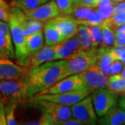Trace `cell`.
I'll return each mask as SVG.
<instances>
[{
    "label": "cell",
    "mask_w": 125,
    "mask_h": 125,
    "mask_svg": "<svg viewBox=\"0 0 125 125\" xmlns=\"http://www.w3.org/2000/svg\"><path fill=\"white\" fill-rule=\"evenodd\" d=\"M65 63L66 60H56L29 70L24 79L29 85L30 98L61 80Z\"/></svg>",
    "instance_id": "1"
},
{
    "label": "cell",
    "mask_w": 125,
    "mask_h": 125,
    "mask_svg": "<svg viewBox=\"0 0 125 125\" xmlns=\"http://www.w3.org/2000/svg\"><path fill=\"white\" fill-rule=\"evenodd\" d=\"M97 49L88 51H79L66 59V63L63 70L61 79L75 74H80L91 65L96 63Z\"/></svg>",
    "instance_id": "2"
},
{
    "label": "cell",
    "mask_w": 125,
    "mask_h": 125,
    "mask_svg": "<svg viewBox=\"0 0 125 125\" xmlns=\"http://www.w3.org/2000/svg\"><path fill=\"white\" fill-rule=\"evenodd\" d=\"M10 19L9 24L13 43L15 47V59L17 60L18 64L27 67L30 59V55L27 48L26 37L23 35L21 22L19 18L10 12Z\"/></svg>",
    "instance_id": "3"
},
{
    "label": "cell",
    "mask_w": 125,
    "mask_h": 125,
    "mask_svg": "<svg viewBox=\"0 0 125 125\" xmlns=\"http://www.w3.org/2000/svg\"><path fill=\"white\" fill-rule=\"evenodd\" d=\"M92 92L87 88L72 90L56 94H35L33 100H45L72 106L79 101L88 97Z\"/></svg>",
    "instance_id": "4"
},
{
    "label": "cell",
    "mask_w": 125,
    "mask_h": 125,
    "mask_svg": "<svg viewBox=\"0 0 125 125\" xmlns=\"http://www.w3.org/2000/svg\"><path fill=\"white\" fill-rule=\"evenodd\" d=\"M33 101L37 107L51 117L53 125H61L64 121L72 117L71 106L45 100Z\"/></svg>",
    "instance_id": "5"
},
{
    "label": "cell",
    "mask_w": 125,
    "mask_h": 125,
    "mask_svg": "<svg viewBox=\"0 0 125 125\" xmlns=\"http://www.w3.org/2000/svg\"><path fill=\"white\" fill-rule=\"evenodd\" d=\"M0 93L4 97H14L25 101L29 96V89L24 77L18 79L0 81Z\"/></svg>",
    "instance_id": "6"
},
{
    "label": "cell",
    "mask_w": 125,
    "mask_h": 125,
    "mask_svg": "<svg viewBox=\"0 0 125 125\" xmlns=\"http://www.w3.org/2000/svg\"><path fill=\"white\" fill-rule=\"evenodd\" d=\"M72 116L80 121L83 125L96 124L97 113L94 108L91 96H88L71 106Z\"/></svg>",
    "instance_id": "7"
},
{
    "label": "cell",
    "mask_w": 125,
    "mask_h": 125,
    "mask_svg": "<svg viewBox=\"0 0 125 125\" xmlns=\"http://www.w3.org/2000/svg\"><path fill=\"white\" fill-rule=\"evenodd\" d=\"M115 94L106 88L95 90L92 93L91 98L97 116L104 115L112 108L116 106Z\"/></svg>",
    "instance_id": "8"
},
{
    "label": "cell",
    "mask_w": 125,
    "mask_h": 125,
    "mask_svg": "<svg viewBox=\"0 0 125 125\" xmlns=\"http://www.w3.org/2000/svg\"><path fill=\"white\" fill-rule=\"evenodd\" d=\"M86 88L81 74H72L59 80L54 85L38 94H56Z\"/></svg>",
    "instance_id": "9"
},
{
    "label": "cell",
    "mask_w": 125,
    "mask_h": 125,
    "mask_svg": "<svg viewBox=\"0 0 125 125\" xmlns=\"http://www.w3.org/2000/svg\"><path fill=\"white\" fill-rule=\"evenodd\" d=\"M80 74L86 88L92 93L95 90L107 87L108 77L101 71L96 64H93Z\"/></svg>",
    "instance_id": "10"
},
{
    "label": "cell",
    "mask_w": 125,
    "mask_h": 125,
    "mask_svg": "<svg viewBox=\"0 0 125 125\" xmlns=\"http://www.w3.org/2000/svg\"><path fill=\"white\" fill-rule=\"evenodd\" d=\"M29 68L16 64L10 58L0 57V81L22 79L26 76Z\"/></svg>",
    "instance_id": "11"
},
{
    "label": "cell",
    "mask_w": 125,
    "mask_h": 125,
    "mask_svg": "<svg viewBox=\"0 0 125 125\" xmlns=\"http://www.w3.org/2000/svg\"><path fill=\"white\" fill-rule=\"evenodd\" d=\"M25 13L28 18L39 20L43 22H48L53 18L61 15L54 0H49L38 8Z\"/></svg>",
    "instance_id": "12"
},
{
    "label": "cell",
    "mask_w": 125,
    "mask_h": 125,
    "mask_svg": "<svg viewBox=\"0 0 125 125\" xmlns=\"http://www.w3.org/2000/svg\"><path fill=\"white\" fill-rule=\"evenodd\" d=\"M69 15H62L61 16L58 15L49 22L52 23L54 26L60 32L65 40L70 39L74 36H76L79 24L73 17L68 16Z\"/></svg>",
    "instance_id": "13"
},
{
    "label": "cell",
    "mask_w": 125,
    "mask_h": 125,
    "mask_svg": "<svg viewBox=\"0 0 125 125\" xmlns=\"http://www.w3.org/2000/svg\"><path fill=\"white\" fill-rule=\"evenodd\" d=\"M56 61L54 46L45 45L42 49L31 55L27 67L29 70L33 69L49 61Z\"/></svg>",
    "instance_id": "14"
},
{
    "label": "cell",
    "mask_w": 125,
    "mask_h": 125,
    "mask_svg": "<svg viewBox=\"0 0 125 125\" xmlns=\"http://www.w3.org/2000/svg\"><path fill=\"white\" fill-rule=\"evenodd\" d=\"M99 123L102 125H121L125 124V112L120 106H115L103 116Z\"/></svg>",
    "instance_id": "15"
},
{
    "label": "cell",
    "mask_w": 125,
    "mask_h": 125,
    "mask_svg": "<svg viewBox=\"0 0 125 125\" xmlns=\"http://www.w3.org/2000/svg\"><path fill=\"white\" fill-rule=\"evenodd\" d=\"M110 49L101 47L97 49V61L95 63L101 70V71L106 76L111 75L110 74L111 67L114 61L111 53L110 52Z\"/></svg>",
    "instance_id": "16"
},
{
    "label": "cell",
    "mask_w": 125,
    "mask_h": 125,
    "mask_svg": "<svg viewBox=\"0 0 125 125\" xmlns=\"http://www.w3.org/2000/svg\"><path fill=\"white\" fill-rule=\"evenodd\" d=\"M43 32L45 45L54 46L66 40L60 33L58 29L54 27V24L49 21L44 25Z\"/></svg>",
    "instance_id": "17"
},
{
    "label": "cell",
    "mask_w": 125,
    "mask_h": 125,
    "mask_svg": "<svg viewBox=\"0 0 125 125\" xmlns=\"http://www.w3.org/2000/svg\"><path fill=\"white\" fill-rule=\"evenodd\" d=\"M44 42L45 39L42 30L26 36V45L30 57L44 47Z\"/></svg>",
    "instance_id": "18"
},
{
    "label": "cell",
    "mask_w": 125,
    "mask_h": 125,
    "mask_svg": "<svg viewBox=\"0 0 125 125\" xmlns=\"http://www.w3.org/2000/svg\"><path fill=\"white\" fill-rule=\"evenodd\" d=\"M108 89L115 94H124L125 92V78L120 74H112L108 79Z\"/></svg>",
    "instance_id": "19"
},
{
    "label": "cell",
    "mask_w": 125,
    "mask_h": 125,
    "mask_svg": "<svg viewBox=\"0 0 125 125\" xmlns=\"http://www.w3.org/2000/svg\"><path fill=\"white\" fill-rule=\"evenodd\" d=\"M7 99L4 104V111L6 118V122L9 125H18L17 121L15 120V110L18 106L19 100L14 97H6Z\"/></svg>",
    "instance_id": "20"
},
{
    "label": "cell",
    "mask_w": 125,
    "mask_h": 125,
    "mask_svg": "<svg viewBox=\"0 0 125 125\" xmlns=\"http://www.w3.org/2000/svg\"><path fill=\"white\" fill-rule=\"evenodd\" d=\"M80 41L81 51H88L93 49L92 39L88 27L86 25H79L78 33L76 34Z\"/></svg>",
    "instance_id": "21"
},
{
    "label": "cell",
    "mask_w": 125,
    "mask_h": 125,
    "mask_svg": "<svg viewBox=\"0 0 125 125\" xmlns=\"http://www.w3.org/2000/svg\"><path fill=\"white\" fill-rule=\"evenodd\" d=\"M49 0H14L11 6H16L24 13L29 12L46 3Z\"/></svg>",
    "instance_id": "22"
},
{
    "label": "cell",
    "mask_w": 125,
    "mask_h": 125,
    "mask_svg": "<svg viewBox=\"0 0 125 125\" xmlns=\"http://www.w3.org/2000/svg\"><path fill=\"white\" fill-rule=\"evenodd\" d=\"M0 57H4L10 59L15 58L13 45L9 44L1 27H0Z\"/></svg>",
    "instance_id": "23"
},
{
    "label": "cell",
    "mask_w": 125,
    "mask_h": 125,
    "mask_svg": "<svg viewBox=\"0 0 125 125\" xmlns=\"http://www.w3.org/2000/svg\"><path fill=\"white\" fill-rule=\"evenodd\" d=\"M100 26L102 27L103 36L102 44L101 45V47L110 49L114 46L115 44V31L104 23Z\"/></svg>",
    "instance_id": "24"
},
{
    "label": "cell",
    "mask_w": 125,
    "mask_h": 125,
    "mask_svg": "<svg viewBox=\"0 0 125 125\" xmlns=\"http://www.w3.org/2000/svg\"><path fill=\"white\" fill-rule=\"evenodd\" d=\"M89 30L93 48L101 47L102 44L103 36L101 26H88Z\"/></svg>",
    "instance_id": "25"
},
{
    "label": "cell",
    "mask_w": 125,
    "mask_h": 125,
    "mask_svg": "<svg viewBox=\"0 0 125 125\" xmlns=\"http://www.w3.org/2000/svg\"><path fill=\"white\" fill-rule=\"evenodd\" d=\"M103 23L115 31L120 26L125 24V13L115 14L111 18L104 20Z\"/></svg>",
    "instance_id": "26"
},
{
    "label": "cell",
    "mask_w": 125,
    "mask_h": 125,
    "mask_svg": "<svg viewBox=\"0 0 125 125\" xmlns=\"http://www.w3.org/2000/svg\"><path fill=\"white\" fill-rule=\"evenodd\" d=\"M61 15H71L75 5L72 0H55Z\"/></svg>",
    "instance_id": "27"
},
{
    "label": "cell",
    "mask_w": 125,
    "mask_h": 125,
    "mask_svg": "<svg viewBox=\"0 0 125 125\" xmlns=\"http://www.w3.org/2000/svg\"><path fill=\"white\" fill-rule=\"evenodd\" d=\"M116 6H108L105 8H95L97 13L102 20H105L108 18H111L116 13Z\"/></svg>",
    "instance_id": "28"
},
{
    "label": "cell",
    "mask_w": 125,
    "mask_h": 125,
    "mask_svg": "<svg viewBox=\"0 0 125 125\" xmlns=\"http://www.w3.org/2000/svg\"><path fill=\"white\" fill-rule=\"evenodd\" d=\"M24 125H53V122L51 117L45 113L39 117V119L36 120L29 121L24 123Z\"/></svg>",
    "instance_id": "29"
},
{
    "label": "cell",
    "mask_w": 125,
    "mask_h": 125,
    "mask_svg": "<svg viewBox=\"0 0 125 125\" xmlns=\"http://www.w3.org/2000/svg\"><path fill=\"white\" fill-rule=\"evenodd\" d=\"M125 67V64L120 59L114 60L112 63L111 70H110V74H120L123 68Z\"/></svg>",
    "instance_id": "30"
},
{
    "label": "cell",
    "mask_w": 125,
    "mask_h": 125,
    "mask_svg": "<svg viewBox=\"0 0 125 125\" xmlns=\"http://www.w3.org/2000/svg\"><path fill=\"white\" fill-rule=\"evenodd\" d=\"M100 0H80L79 4L77 5L85 6L90 8H96Z\"/></svg>",
    "instance_id": "31"
},
{
    "label": "cell",
    "mask_w": 125,
    "mask_h": 125,
    "mask_svg": "<svg viewBox=\"0 0 125 125\" xmlns=\"http://www.w3.org/2000/svg\"><path fill=\"white\" fill-rule=\"evenodd\" d=\"M6 118L4 111V102L0 100V125H6Z\"/></svg>",
    "instance_id": "32"
},
{
    "label": "cell",
    "mask_w": 125,
    "mask_h": 125,
    "mask_svg": "<svg viewBox=\"0 0 125 125\" xmlns=\"http://www.w3.org/2000/svg\"><path fill=\"white\" fill-rule=\"evenodd\" d=\"M115 45H121V46H125V33H119L115 32Z\"/></svg>",
    "instance_id": "33"
},
{
    "label": "cell",
    "mask_w": 125,
    "mask_h": 125,
    "mask_svg": "<svg viewBox=\"0 0 125 125\" xmlns=\"http://www.w3.org/2000/svg\"><path fill=\"white\" fill-rule=\"evenodd\" d=\"M117 4V3L115 2L113 0H100L96 8H105V7H108V6H116Z\"/></svg>",
    "instance_id": "34"
},
{
    "label": "cell",
    "mask_w": 125,
    "mask_h": 125,
    "mask_svg": "<svg viewBox=\"0 0 125 125\" xmlns=\"http://www.w3.org/2000/svg\"><path fill=\"white\" fill-rule=\"evenodd\" d=\"M10 19V14L9 10H5L0 7V20H3L9 22Z\"/></svg>",
    "instance_id": "35"
},
{
    "label": "cell",
    "mask_w": 125,
    "mask_h": 125,
    "mask_svg": "<svg viewBox=\"0 0 125 125\" xmlns=\"http://www.w3.org/2000/svg\"><path fill=\"white\" fill-rule=\"evenodd\" d=\"M61 125H83V124L80 121L75 119L74 117H70L67 120L64 121Z\"/></svg>",
    "instance_id": "36"
},
{
    "label": "cell",
    "mask_w": 125,
    "mask_h": 125,
    "mask_svg": "<svg viewBox=\"0 0 125 125\" xmlns=\"http://www.w3.org/2000/svg\"><path fill=\"white\" fill-rule=\"evenodd\" d=\"M116 8V13H125V1H122L119 3L115 6Z\"/></svg>",
    "instance_id": "37"
},
{
    "label": "cell",
    "mask_w": 125,
    "mask_h": 125,
    "mask_svg": "<svg viewBox=\"0 0 125 125\" xmlns=\"http://www.w3.org/2000/svg\"><path fill=\"white\" fill-rule=\"evenodd\" d=\"M119 106L121 107L125 112V94L123 95L119 100Z\"/></svg>",
    "instance_id": "38"
},
{
    "label": "cell",
    "mask_w": 125,
    "mask_h": 125,
    "mask_svg": "<svg viewBox=\"0 0 125 125\" xmlns=\"http://www.w3.org/2000/svg\"><path fill=\"white\" fill-rule=\"evenodd\" d=\"M0 7L7 10H9L10 9V6L7 4L5 0H0Z\"/></svg>",
    "instance_id": "39"
},
{
    "label": "cell",
    "mask_w": 125,
    "mask_h": 125,
    "mask_svg": "<svg viewBox=\"0 0 125 125\" xmlns=\"http://www.w3.org/2000/svg\"><path fill=\"white\" fill-rule=\"evenodd\" d=\"M115 33H125V24H122L121 26L118 27L115 31Z\"/></svg>",
    "instance_id": "40"
},
{
    "label": "cell",
    "mask_w": 125,
    "mask_h": 125,
    "mask_svg": "<svg viewBox=\"0 0 125 125\" xmlns=\"http://www.w3.org/2000/svg\"><path fill=\"white\" fill-rule=\"evenodd\" d=\"M120 60H121L122 62H124V64L125 65V50L122 52V53L121 54Z\"/></svg>",
    "instance_id": "41"
},
{
    "label": "cell",
    "mask_w": 125,
    "mask_h": 125,
    "mask_svg": "<svg viewBox=\"0 0 125 125\" xmlns=\"http://www.w3.org/2000/svg\"><path fill=\"white\" fill-rule=\"evenodd\" d=\"M120 74L122 76H123V77H125V67L123 68V70H122V72H120Z\"/></svg>",
    "instance_id": "42"
},
{
    "label": "cell",
    "mask_w": 125,
    "mask_h": 125,
    "mask_svg": "<svg viewBox=\"0 0 125 125\" xmlns=\"http://www.w3.org/2000/svg\"><path fill=\"white\" fill-rule=\"evenodd\" d=\"M72 2L74 3V5H77L79 4V1H80V0H72Z\"/></svg>",
    "instance_id": "43"
},
{
    "label": "cell",
    "mask_w": 125,
    "mask_h": 125,
    "mask_svg": "<svg viewBox=\"0 0 125 125\" xmlns=\"http://www.w3.org/2000/svg\"><path fill=\"white\" fill-rule=\"evenodd\" d=\"M113 1H114L116 2V3H119V2L122 1H125V0H113Z\"/></svg>",
    "instance_id": "44"
},
{
    "label": "cell",
    "mask_w": 125,
    "mask_h": 125,
    "mask_svg": "<svg viewBox=\"0 0 125 125\" xmlns=\"http://www.w3.org/2000/svg\"><path fill=\"white\" fill-rule=\"evenodd\" d=\"M1 97H2V95H1V93H0V100L1 99Z\"/></svg>",
    "instance_id": "45"
},
{
    "label": "cell",
    "mask_w": 125,
    "mask_h": 125,
    "mask_svg": "<svg viewBox=\"0 0 125 125\" xmlns=\"http://www.w3.org/2000/svg\"><path fill=\"white\" fill-rule=\"evenodd\" d=\"M5 1H9V0H5Z\"/></svg>",
    "instance_id": "46"
},
{
    "label": "cell",
    "mask_w": 125,
    "mask_h": 125,
    "mask_svg": "<svg viewBox=\"0 0 125 125\" xmlns=\"http://www.w3.org/2000/svg\"><path fill=\"white\" fill-rule=\"evenodd\" d=\"M124 94H125V93H124Z\"/></svg>",
    "instance_id": "47"
}]
</instances>
